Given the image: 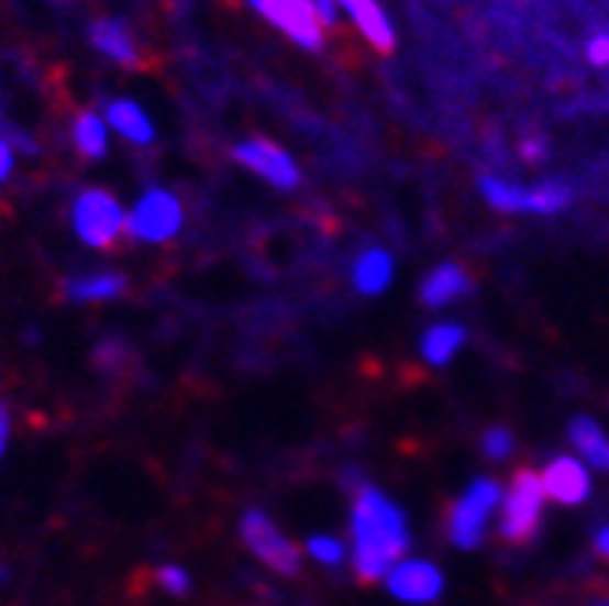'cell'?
<instances>
[{"mask_svg": "<svg viewBox=\"0 0 609 606\" xmlns=\"http://www.w3.org/2000/svg\"><path fill=\"white\" fill-rule=\"evenodd\" d=\"M406 551V514L379 487H357V495H353V573H357V581H383Z\"/></svg>", "mask_w": 609, "mask_h": 606, "instance_id": "6da1fadb", "label": "cell"}, {"mask_svg": "<svg viewBox=\"0 0 609 606\" xmlns=\"http://www.w3.org/2000/svg\"><path fill=\"white\" fill-rule=\"evenodd\" d=\"M543 481L532 469H520L509 481L506 492V510H502V540L513 547H528L535 540L539 525H543Z\"/></svg>", "mask_w": 609, "mask_h": 606, "instance_id": "7a4b0ae2", "label": "cell"}, {"mask_svg": "<svg viewBox=\"0 0 609 606\" xmlns=\"http://www.w3.org/2000/svg\"><path fill=\"white\" fill-rule=\"evenodd\" d=\"M239 532H242V543L250 547L272 573H283V576L301 573V551L279 532V525H275L264 510H245L239 521Z\"/></svg>", "mask_w": 609, "mask_h": 606, "instance_id": "3957f363", "label": "cell"}, {"mask_svg": "<svg viewBox=\"0 0 609 606\" xmlns=\"http://www.w3.org/2000/svg\"><path fill=\"white\" fill-rule=\"evenodd\" d=\"M71 223H75V234L86 246L108 250L126 228V217H123V205L108 190H86V194H78V201L71 209Z\"/></svg>", "mask_w": 609, "mask_h": 606, "instance_id": "277c9868", "label": "cell"}, {"mask_svg": "<svg viewBox=\"0 0 609 606\" xmlns=\"http://www.w3.org/2000/svg\"><path fill=\"white\" fill-rule=\"evenodd\" d=\"M498 498H502V487L495 481H476L457 498L454 510H450V540H454V547H461V551H476V547L484 543L487 517L498 506Z\"/></svg>", "mask_w": 609, "mask_h": 606, "instance_id": "5b68a950", "label": "cell"}, {"mask_svg": "<svg viewBox=\"0 0 609 606\" xmlns=\"http://www.w3.org/2000/svg\"><path fill=\"white\" fill-rule=\"evenodd\" d=\"M126 228L142 242H168L182 231V205L168 190H150L137 198L131 217H126Z\"/></svg>", "mask_w": 609, "mask_h": 606, "instance_id": "8992f818", "label": "cell"}, {"mask_svg": "<svg viewBox=\"0 0 609 606\" xmlns=\"http://www.w3.org/2000/svg\"><path fill=\"white\" fill-rule=\"evenodd\" d=\"M479 190L484 198L502 212H557L573 201V190L562 187V183H546V187H535V190H524V187H509L502 179H490L484 175L479 179Z\"/></svg>", "mask_w": 609, "mask_h": 606, "instance_id": "52a82bcc", "label": "cell"}, {"mask_svg": "<svg viewBox=\"0 0 609 606\" xmlns=\"http://www.w3.org/2000/svg\"><path fill=\"white\" fill-rule=\"evenodd\" d=\"M268 23L279 26L290 42H298L304 48H320L323 45V23L317 15L312 0H250Z\"/></svg>", "mask_w": 609, "mask_h": 606, "instance_id": "ba28073f", "label": "cell"}, {"mask_svg": "<svg viewBox=\"0 0 609 606\" xmlns=\"http://www.w3.org/2000/svg\"><path fill=\"white\" fill-rule=\"evenodd\" d=\"M234 156H239V164H245L250 172H257L261 179H268L272 187H279V190H294L301 179V172H298V164L290 161V153L279 150V145H272V142H261V139L242 142V145H234Z\"/></svg>", "mask_w": 609, "mask_h": 606, "instance_id": "9c48e42d", "label": "cell"}, {"mask_svg": "<svg viewBox=\"0 0 609 606\" xmlns=\"http://www.w3.org/2000/svg\"><path fill=\"white\" fill-rule=\"evenodd\" d=\"M387 588L401 603H435L442 595V573L431 562H398L387 573Z\"/></svg>", "mask_w": 609, "mask_h": 606, "instance_id": "30bf717a", "label": "cell"}, {"mask_svg": "<svg viewBox=\"0 0 609 606\" xmlns=\"http://www.w3.org/2000/svg\"><path fill=\"white\" fill-rule=\"evenodd\" d=\"M539 481H543V492L562 506H579L587 498V492H591L587 469L576 458H554Z\"/></svg>", "mask_w": 609, "mask_h": 606, "instance_id": "8fae6325", "label": "cell"}, {"mask_svg": "<svg viewBox=\"0 0 609 606\" xmlns=\"http://www.w3.org/2000/svg\"><path fill=\"white\" fill-rule=\"evenodd\" d=\"M468 290H473V279H468L465 268L461 265H439L424 279V287H420V301L431 306V309H442V306H450V301L465 298Z\"/></svg>", "mask_w": 609, "mask_h": 606, "instance_id": "7c38bea8", "label": "cell"}, {"mask_svg": "<svg viewBox=\"0 0 609 606\" xmlns=\"http://www.w3.org/2000/svg\"><path fill=\"white\" fill-rule=\"evenodd\" d=\"M342 8L350 12V19L357 23V31L368 37L379 53H390L395 48V31H390V19L383 15V8L376 0H339Z\"/></svg>", "mask_w": 609, "mask_h": 606, "instance_id": "4fadbf2b", "label": "cell"}, {"mask_svg": "<svg viewBox=\"0 0 609 606\" xmlns=\"http://www.w3.org/2000/svg\"><path fill=\"white\" fill-rule=\"evenodd\" d=\"M390 276H395V261L387 250H365L353 265V287L361 295H383L390 287Z\"/></svg>", "mask_w": 609, "mask_h": 606, "instance_id": "5bb4252c", "label": "cell"}, {"mask_svg": "<svg viewBox=\"0 0 609 606\" xmlns=\"http://www.w3.org/2000/svg\"><path fill=\"white\" fill-rule=\"evenodd\" d=\"M108 123H112L115 131H120L123 139L134 142V145H150L156 139L153 120L142 109H137L134 101H112V104H108Z\"/></svg>", "mask_w": 609, "mask_h": 606, "instance_id": "9a60e30c", "label": "cell"}, {"mask_svg": "<svg viewBox=\"0 0 609 606\" xmlns=\"http://www.w3.org/2000/svg\"><path fill=\"white\" fill-rule=\"evenodd\" d=\"M568 439L579 447L584 462H591L595 469H609V439H606L602 428L595 425V420L576 417L573 425H568Z\"/></svg>", "mask_w": 609, "mask_h": 606, "instance_id": "2e32d148", "label": "cell"}, {"mask_svg": "<svg viewBox=\"0 0 609 606\" xmlns=\"http://www.w3.org/2000/svg\"><path fill=\"white\" fill-rule=\"evenodd\" d=\"M67 298L71 301H108V298H120L126 290V279L115 276V272H101V276H78L67 279Z\"/></svg>", "mask_w": 609, "mask_h": 606, "instance_id": "e0dca14e", "label": "cell"}, {"mask_svg": "<svg viewBox=\"0 0 609 606\" xmlns=\"http://www.w3.org/2000/svg\"><path fill=\"white\" fill-rule=\"evenodd\" d=\"M90 37H93V45L101 48L104 56H112L115 64H137V48L131 42V34H126V26L115 23V19H101Z\"/></svg>", "mask_w": 609, "mask_h": 606, "instance_id": "ac0fdd59", "label": "cell"}, {"mask_svg": "<svg viewBox=\"0 0 609 606\" xmlns=\"http://www.w3.org/2000/svg\"><path fill=\"white\" fill-rule=\"evenodd\" d=\"M461 342H465V328L461 324H435L420 342V350H424L428 365H446L461 350Z\"/></svg>", "mask_w": 609, "mask_h": 606, "instance_id": "d6986e66", "label": "cell"}, {"mask_svg": "<svg viewBox=\"0 0 609 606\" xmlns=\"http://www.w3.org/2000/svg\"><path fill=\"white\" fill-rule=\"evenodd\" d=\"M75 145L82 150V156H90V161H97V156H104L108 150V131H104V120L97 112H82L75 120Z\"/></svg>", "mask_w": 609, "mask_h": 606, "instance_id": "ffe728a7", "label": "cell"}, {"mask_svg": "<svg viewBox=\"0 0 609 606\" xmlns=\"http://www.w3.org/2000/svg\"><path fill=\"white\" fill-rule=\"evenodd\" d=\"M304 551H309V559L328 565V570H335V565L346 562V547H342L335 536H312V540L304 543Z\"/></svg>", "mask_w": 609, "mask_h": 606, "instance_id": "44dd1931", "label": "cell"}, {"mask_svg": "<svg viewBox=\"0 0 609 606\" xmlns=\"http://www.w3.org/2000/svg\"><path fill=\"white\" fill-rule=\"evenodd\" d=\"M513 451H517V439L509 428H487L484 432V454L490 462H502V458H509Z\"/></svg>", "mask_w": 609, "mask_h": 606, "instance_id": "7402d4cb", "label": "cell"}, {"mask_svg": "<svg viewBox=\"0 0 609 606\" xmlns=\"http://www.w3.org/2000/svg\"><path fill=\"white\" fill-rule=\"evenodd\" d=\"M156 584L171 595H186L190 592V573H186L182 565H160V570H156Z\"/></svg>", "mask_w": 609, "mask_h": 606, "instance_id": "603a6c76", "label": "cell"}, {"mask_svg": "<svg viewBox=\"0 0 609 606\" xmlns=\"http://www.w3.org/2000/svg\"><path fill=\"white\" fill-rule=\"evenodd\" d=\"M317 4V15L323 26H335V15H339V0H312Z\"/></svg>", "mask_w": 609, "mask_h": 606, "instance_id": "cb8c5ba5", "label": "cell"}, {"mask_svg": "<svg viewBox=\"0 0 609 606\" xmlns=\"http://www.w3.org/2000/svg\"><path fill=\"white\" fill-rule=\"evenodd\" d=\"M12 175V142L4 139V131H0V183Z\"/></svg>", "mask_w": 609, "mask_h": 606, "instance_id": "d4e9b609", "label": "cell"}, {"mask_svg": "<svg viewBox=\"0 0 609 606\" xmlns=\"http://www.w3.org/2000/svg\"><path fill=\"white\" fill-rule=\"evenodd\" d=\"M8 432H12V417H8V409L0 406V458H4V447H8Z\"/></svg>", "mask_w": 609, "mask_h": 606, "instance_id": "484cf974", "label": "cell"}, {"mask_svg": "<svg viewBox=\"0 0 609 606\" xmlns=\"http://www.w3.org/2000/svg\"><path fill=\"white\" fill-rule=\"evenodd\" d=\"M591 543H595V551L602 554V559H609V525H606V529H598V532H595V540H591Z\"/></svg>", "mask_w": 609, "mask_h": 606, "instance_id": "4316f807", "label": "cell"}]
</instances>
